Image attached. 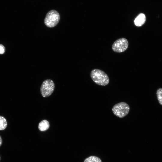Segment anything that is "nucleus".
I'll list each match as a JSON object with an SVG mask.
<instances>
[{
	"label": "nucleus",
	"instance_id": "11",
	"mask_svg": "<svg viewBox=\"0 0 162 162\" xmlns=\"http://www.w3.org/2000/svg\"><path fill=\"white\" fill-rule=\"evenodd\" d=\"M5 51L4 47L2 44H0V54H3Z\"/></svg>",
	"mask_w": 162,
	"mask_h": 162
},
{
	"label": "nucleus",
	"instance_id": "3",
	"mask_svg": "<svg viewBox=\"0 0 162 162\" xmlns=\"http://www.w3.org/2000/svg\"><path fill=\"white\" fill-rule=\"evenodd\" d=\"M130 110L129 105L125 102H121L116 104L112 109L113 114L121 118L126 116L129 113Z\"/></svg>",
	"mask_w": 162,
	"mask_h": 162
},
{
	"label": "nucleus",
	"instance_id": "2",
	"mask_svg": "<svg viewBox=\"0 0 162 162\" xmlns=\"http://www.w3.org/2000/svg\"><path fill=\"white\" fill-rule=\"evenodd\" d=\"M60 16L56 10H52L50 11L46 14L44 20L45 25L49 28L56 26L59 22Z\"/></svg>",
	"mask_w": 162,
	"mask_h": 162
},
{
	"label": "nucleus",
	"instance_id": "7",
	"mask_svg": "<svg viewBox=\"0 0 162 162\" xmlns=\"http://www.w3.org/2000/svg\"><path fill=\"white\" fill-rule=\"evenodd\" d=\"M50 127L49 122L46 120L41 121L39 124L38 128L40 130L43 131L48 130Z\"/></svg>",
	"mask_w": 162,
	"mask_h": 162
},
{
	"label": "nucleus",
	"instance_id": "8",
	"mask_svg": "<svg viewBox=\"0 0 162 162\" xmlns=\"http://www.w3.org/2000/svg\"><path fill=\"white\" fill-rule=\"evenodd\" d=\"M7 125V121L5 118L2 116H0V130L5 129Z\"/></svg>",
	"mask_w": 162,
	"mask_h": 162
},
{
	"label": "nucleus",
	"instance_id": "10",
	"mask_svg": "<svg viewBox=\"0 0 162 162\" xmlns=\"http://www.w3.org/2000/svg\"><path fill=\"white\" fill-rule=\"evenodd\" d=\"M156 94L159 103L162 105V88H159L157 90Z\"/></svg>",
	"mask_w": 162,
	"mask_h": 162
},
{
	"label": "nucleus",
	"instance_id": "12",
	"mask_svg": "<svg viewBox=\"0 0 162 162\" xmlns=\"http://www.w3.org/2000/svg\"><path fill=\"white\" fill-rule=\"evenodd\" d=\"M2 140L1 136H0V147L2 145Z\"/></svg>",
	"mask_w": 162,
	"mask_h": 162
},
{
	"label": "nucleus",
	"instance_id": "5",
	"mask_svg": "<svg viewBox=\"0 0 162 162\" xmlns=\"http://www.w3.org/2000/svg\"><path fill=\"white\" fill-rule=\"evenodd\" d=\"M128 42L124 38H121L115 41L112 46V50L116 52H122L125 51L128 48Z\"/></svg>",
	"mask_w": 162,
	"mask_h": 162
},
{
	"label": "nucleus",
	"instance_id": "9",
	"mask_svg": "<svg viewBox=\"0 0 162 162\" xmlns=\"http://www.w3.org/2000/svg\"><path fill=\"white\" fill-rule=\"evenodd\" d=\"M84 162H102V161L98 157L91 156L86 158Z\"/></svg>",
	"mask_w": 162,
	"mask_h": 162
},
{
	"label": "nucleus",
	"instance_id": "13",
	"mask_svg": "<svg viewBox=\"0 0 162 162\" xmlns=\"http://www.w3.org/2000/svg\"></svg>",
	"mask_w": 162,
	"mask_h": 162
},
{
	"label": "nucleus",
	"instance_id": "4",
	"mask_svg": "<svg viewBox=\"0 0 162 162\" xmlns=\"http://www.w3.org/2000/svg\"><path fill=\"white\" fill-rule=\"evenodd\" d=\"M55 88V84L52 80L50 79L45 80L40 88V92L42 96L44 98L49 97L52 93Z\"/></svg>",
	"mask_w": 162,
	"mask_h": 162
},
{
	"label": "nucleus",
	"instance_id": "1",
	"mask_svg": "<svg viewBox=\"0 0 162 162\" xmlns=\"http://www.w3.org/2000/svg\"><path fill=\"white\" fill-rule=\"evenodd\" d=\"M90 76L92 80L97 84L106 86L110 81L107 74L103 71L99 69H94L90 73Z\"/></svg>",
	"mask_w": 162,
	"mask_h": 162
},
{
	"label": "nucleus",
	"instance_id": "6",
	"mask_svg": "<svg viewBox=\"0 0 162 162\" xmlns=\"http://www.w3.org/2000/svg\"><path fill=\"white\" fill-rule=\"evenodd\" d=\"M146 21V17L145 15L141 13L134 20V23L136 26L140 27L145 23Z\"/></svg>",
	"mask_w": 162,
	"mask_h": 162
}]
</instances>
